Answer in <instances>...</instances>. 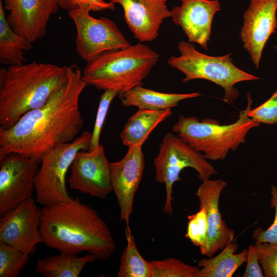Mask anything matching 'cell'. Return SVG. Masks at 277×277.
<instances>
[{"mask_svg": "<svg viewBox=\"0 0 277 277\" xmlns=\"http://www.w3.org/2000/svg\"><path fill=\"white\" fill-rule=\"evenodd\" d=\"M67 82L45 104L24 114L11 128H0V155L15 153L41 162L42 156L60 144L73 141L83 126L79 100L87 84L75 65Z\"/></svg>", "mask_w": 277, "mask_h": 277, "instance_id": "obj_1", "label": "cell"}, {"mask_svg": "<svg viewBox=\"0 0 277 277\" xmlns=\"http://www.w3.org/2000/svg\"><path fill=\"white\" fill-rule=\"evenodd\" d=\"M39 231L42 243L60 253L86 252L105 261L115 249L107 223L78 197L44 206Z\"/></svg>", "mask_w": 277, "mask_h": 277, "instance_id": "obj_2", "label": "cell"}, {"mask_svg": "<svg viewBox=\"0 0 277 277\" xmlns=\"http://www.w3.org/2000/svg\"><path fill=\"white\" fill-rule=\"evenodd\" d=\"M69 67L33 62L0 71V128L12 127L28 111L41 107L62 87Z\"/></svg>", "mask_w": 277, "mask_h": 277, "instance_id": "obj_3", "label": "cell"}, {"mask_svg": "<svg viewBox=\"0 0 277 277\" xmlns=\"http://www.w3.org/2000/svg\"><path fill=\"white\" fill-rule=\"evenodd\" d=\"M160 55L149 46L139 42L105 53L87 63L82 71L87 85L111 89L120 96L138 86L149 75Z\"/></svg>", "mask_w": 277, "mask_h": 277, "instance_id": "obj_4", "label": "cell"}, {"mask_svg": "<svg viewBox=\"0 0 277 277\" xmlns=\"http://www.w3.org/2000/svg\"><path fill=\"white\" fill-rule=\"evenodd\" d=\"M247 105L241 110L238 120L229 125H220L213 119L200 121L195 116H179L172 131L196 151L202 153L206 160H224L230 151L236 150L246 142L249 130L260 126V123L248 116L253 100L247 94Z\"/></svg>", "mask_w": 277, "mask_h": 277, "instance_id": "obj_5", "label": "cell"}, {"mask_svg": "<svg viewBox=\"0 0 277 277\" xmlns=\"http://www.w3.org/2000/svg\"><path fill=\"white\" fill-rule=\"evenodd\" d=\"M179 56H171L167 63L182 72L186 83L195 79H204L213 82L224 90L223 101L235 103L239 91L234 85L241 82L254 81L260 78L238 68L232 62L231 54L213 56L197 51L193 44L185 41L177 46Z\"/></svg>", "mask_w": 277, "mask_h": 277, "instance_id": "obj_6", "label": "cell"}, {"mask_svg": "<svg viewBox=\"0 0 277 277\" xmlns=\"http://www.w3.org/2000/svg\"><path fill=\"white\" fill-rule=\"evenodd\" d=\"M153 164L156 171L155 181L165 185L166 195L163 211L169 215L173 213V185L181 180L180 175L184 169H194L202 181L209 179L211 175L217 174L202 153L170 132L166 133L160 143L159 151L154 159Z\"/></svg>", "mask_w": 277, "mask_h": 277, "instance_id": "obj_7", "label": "cell"}, {"mask_svg": "<svg viewBox=\"0 0 277 277\" xmlns=\"http://www.w3.org/2000/svg\"><path fill=\"white\" fill-rule=\"evenodd\" d=\"M92 133L83 132L72 142L60 144L45 153L34 180L35 201L45 206L70 200L66 175L76 153L88 150Z\"/></svg>", "mask_w": 277, "mask_h": 277, "instance_id": "obj_8", "label": "cell"}, {"mask_svg": "<svg viewBox=\"0 0 277 277\" xmlns=\"http://www.w3.org/2000/svg\"><path fill=\"white\" fill-rule=\"evenodd\" d=\"M90 11L82 6L68 11L76 28V52L84 61L88 63L105 53L131 45L113 21L93 17Z\"/></svg>", "mask_w": 277, "mask_h": 277, "instance_id": "obj_9", "label": "cell"}, {"mask_svg": "<svg viewBox=\"0 0 277 277\" xmlns=\"http://www.w3.org/2000/svg\"><path fill=\"white\" fill-rule=\"evenodd\" d=\"M41 161L15 153L0 155V216L32 197Z\"/></svg>", "mask_w": 277, "mask_h": 277, "instance_id": "obj_10", "label": "cell"}, {"mask_svg": "<svg viewBox=\"0 0 277 277\" xmlns=\"http://www.w3.org/2000/svg\"><path fill=\"white\" fill-rule=\"evenodd\" d=\"M31 197L8 211L0 219V242L30 255L42 243L39 227L42 209Z\"/></svg>", "mask_w": 277, "mask_h": 277, "instance_id": "obj_11", "label": "cell"}, {"mask_svg": "<svg viewBox=\"0 0 277 277\" xmlns=\"http://www.w3.org/2000/svg\"><path fill=\"white\" fill-rule=\"evenodd\" d=\"M68 183L72 189L101 199L112 191L109 163L104 146L78 151L71 165Z\"/></svg>", "mask_w": 277, "mask_h": 277, "instance_id": "obj_12", "label": "cell"}, {"mask_svg": "<svg viewBox=\"0 0 277 277\" xmlns=\"http://www.w3.org/2000/svg\"><path fill=\"white\" fill-rule=\"evenodd\" d=\"M142 146L128 147L120 161L110 163L112 191L116 196L120 211V219L129 227L135 193L143 177L145 160Z\"/></svg>", "mask_w": 277, "mask_h": 277, "instance_id": "obj_13", "label": "cell"}, {"mask_svg": "<svg viewBox=\"0 0 277 277\" xmlns=\"http://www.w3.org/2000/svg\"><path fill=\"white\" fill-rule=\"evenodd\" d=\"M277 0H251L244 14L241 37L258 68L265 44L277 28Z\"/></svg>", "mask_w": 277, "mask_h": 277, "instance_id": "obj_14", "label": "cell"}, {"mask_svg": "<svg viewBox=\"0 0 277 277\" xmlns=\"http://www.w3.org/2000/svg\"><path fill=\"white\" fill-rule=\"evenodd\" d=\"M7 21L17 33L32 43L46 35L51 15L57 12L58 0H3Z\"/></svg>", "mask_w": 277, "mask_h": 277, "instance_id": "obj_15", "label": "cell"}, {"mask_svg": "<svg viewBox=\"0 0 277 277\" xmlns=\"http://www.w3.org/2000/svg\"><path fill=\"white\" fill-rule=\"evenodd\" d=\"M180 6L170 10L173 23L180 26L188 42L208 49L211 24L215 14L221 10L218 0H179Z\"/></svg>", "mask_w": 277, "mask_h": 277, "instance_id": "obj_16", "label": "cell"}, {"mask_svg": "<svg viewBox=\"0 0 277 277\" xmlns=\"http://www.w3.org/2000/svg\"><path fill=\"white\" fill-rule=\"evenodd\" d=\"M121 6L126 24L140 42L155 39L163 21L170 17L167 0H109Z\"/></svg>", "mask_w": 277, "mask_h": 277, "instance_id": "obj_17", "label": "cell"}, {"mask_svg": "<svg viewBox=\"0 0 277 277\" xmlns=\"http://www.w3.org/2000/svg\"><path fill=\"white\" fill-rule=\"evenodd\" d=\"M227 183L222 180L202 181L195 193L200 205L207 212L208 221V240L205 255L212 257L228 243L233 241L234 230L230 228L222 219L219 211V199Z\"/></svg>", "mask_w": 277, "mask_h": 277, "instance_id": "obj_18", "label": "cell"}, {"mask_svg": "<svg viewBox=\"0 0 277 277\" xmlns=\"http://www.w3.org/2000/svg\"><path fill=\"white\" fill-rule=\"evenodd\" d=\"M201 95L199 92L164 93L138 86L118 97L124 106H134L138 109L159 111L177 106L179 103L182 100L197 97Z\"/></svg>", "mask_w": 277, "mask_h": 277, "instance_id": "obj_19", "label": "cell"}, {"mask_svg": "<svg viewBox=\"0 0 277 277\" xmlns=\"http://www.w3.org/2000/svg\"><path fill=\"white\" fill-rule=\"evenodd\" d=\"M172 113L171 108L159 111L138 109L120 133L123 144L128 147L142 146L154 128Z\"/></svg>", "mask_w": 277, "mask_h": 277, "instance_id": "obj_20", "label": "cell"}, {"mask_svg": "<svg viewBox=\"0 0 277 277\" xmlns=\"http://www.w3.org/2000/svg\"><path fill=\"white\" fill-rule=\"evenodd\" d=\"M238 249L237 243L232 241L221 252L214 257L202 259L198 261L200 268L198 277H231L235 271L246 262L248 250L235 254Z\"/></svg>", "mask_w": 277, "mask_h": 277, "instance_id": "obj_21", "label": "cell"}, {"mask_svg": "<svg viewBox=\"0 0 277 277\" xmlns=\"http://www.w3.org/2000/svg\"><path fill=\"white\" fill-rule=\"evenodd\" d=\"M32 48V43L16 32L9 24L0 0V62L10 65L26 62L25 51Z\"/></svg>", "mask_w": 277, "mask_h": 277, "instance_id": "obj_22", "label": "cell"}, {"mask_svg": "<svg viewBox=\"0 0 277 277\" xmlns=\"http://www.w3.org/2000/svg\"><path fill=\"white\" fill-rule=\"evenodd\" d=\"M97 260L93 254L83 256L64 253L38 259L36 271L45 277H77L88 264Z\"/></svg>", "mask_w": 277, "mask_h": 277, "instance_id": "obj_23", "label": "cell"}, {"mask_svg": "<svg viewBox=\"0 0 277 277\" xmlns=\"http://www.w3.org/2000/svg\"><path fill=\"white\" fill-rule=\"evenodd\" d=\"M127 246L121 258L117 277H152L150 262L146 261L139 252L130 227L125 229Z\"/></svg>", "mask_w": 277, "mask_h": 277, "instance_id": "obj_24", "label": "cell"}, {"mask_svg": "<svg viewBox=\"0 0 277 277\" xmlns=\"http://www.w3.org/2000/svg\"><path fill=\"white\" fill-rule=\"evenodd\" d=\"M152 277H198L199 267L173 258L150 262Z\"/></svg>", "mask_w": 277, "mask_h": 277, "instance_id": "obj_25", "label": "cell"}, {"mask_svg": "<svg viewBox=\"0 0 277 277\" xmlns=\"http://www.w3.org/2000/svg\"><path fill=\"white\" fill-rule=\"evenodd\" d=\"M29 255L0 242V277H17L27 264Z\"/></svg>", "mask_w": 277, "mask_h": 277, "instance_id": "obj_26", "label": "cell"}, {"mask_svg": "<svg viewBox=\"0 0 277 277\" xmlns=\"http://www.w3.org/2000/svg\"><path fill=\"white\" fill-rule=\"evenodd\" d=\"M188 223L185 237L200 248L202 255L207 251L208 240V221L207 212L204 207L187 217Z\"/></svg>", "mask_w": 277, "mask_h": 277, "instance_id": "obj_27", "label": "cell"}, {"mask_svg": "<svg viewBox=\"0 0 277 277\" xmlns=\"http://www.w3.org/2000/svg\"><path fill=\"white\" fill-rule=\"evenodd\" d=\"M104 91L101 96L88 151H92L100 145L102 129L110 104L115 97L118 95V93L113 90L107 89Z\"/></svg>", "mask_w": 277, "mask_h": 277, "instance_id": "obj_28", "label": "cell"}, {"mask_svg": "<svg viewBox=\"0 0 277 277\" xmlns=\"http://www.w3.org/2000/svg\"><path fill=\"white\" fill-rule=\"evenodd\" d=\"M266 277H277V245L267 242L254 245Z\"/></svg>", "mask_w": 277, "mask_h": 277, "instance_id": "obj_29", "label": "cell"}, {"mask_svg": "<svg viewBox=\"0 0 277 277\" xmlns=\"http://www.w3.org/2000/svg\"><path fill=\"white\" fill-rule=\"evenodd\" d=\"M248 116L253 121L260 123H277V89L263 104L253 109H251Z\"/></svg>", "mask_w": 277, "mask_h": 277, "instance_id": "obj_30", "label": "cell"}, {"mask_svg": "<svg viewBox=\"0 0 277 277\" xmlns=\"http://www.w3.org/2000/svg\"><path fill=\"white\" fill-rule=\"evenodd\" d=\"M271 195L270 206L275 210L274 221L267 229L258 228L254 231L252 237L255 243L267 242L277 245V187L275 186H272Z\"/></svg>", "mask_w": 277, "mask_h": 277, "instance_id": "obj_31", "label": "cell"}, {"mask_svg": "<svg viewBox=\"0 0 277 277\" xmlns=\"http://www.w3.org/2000/svg\"><path fill=\"white\" fill-rule=\"evenodd\" d=\"M114 4L104 0H67L60 8L69 10L76 7H84L90 11L114 10Z\"/></svg>", "mask_w": 277, "mask_h": 277, "instance_id": "obj_32", "label": "cell"}, {"mask_svg": "<svg viewBox=\"0 0 277 277\" xmlns=\"http://www.w3.org/2000/svg\"><path fill=\"white\" fill-rule=\"evenodd\" d=\"M246 262V268L243 275V277L264 276L259 263L257 252L252 244L249 246Z\"/></svg>", "mask_w": 277, "mask_h": 277, "instance_id": "obj_33", "label": "cell"}, {"mask_svg": "<svg viewBox=\"0 0 277 277\" xmlns=\"http://www.w3.org/2000/svg\"><path fill=\"white\" fill-rule=\"evenodd\" d=\"M67 0H58L60 7L64 4Z\"/></svg>", "mask_w": 277, "mask_h": 277, "instance_id": "obj_34", "label": "cell"}, {"mask_svg": "<svg viewBox=\"0 0 277 277\" xmlns=\"http://www.w3.org/2000/svg\"><path fill=\"white\" fill-rule=\"evenodd\" d=\"M274 48L276 50V51L277 52V46L275 45V46H274Z\"/></svg>", "mask_w": 277, "mask_h": 277, "instance_id": "obj_35", "label": "cell"}]
</instances>
